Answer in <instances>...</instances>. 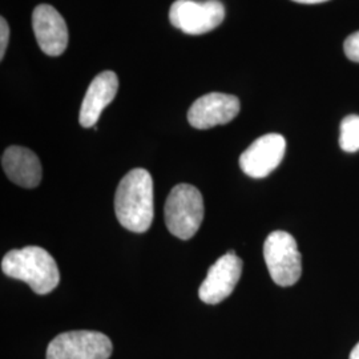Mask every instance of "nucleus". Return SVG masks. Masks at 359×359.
Listing matches in <instances>:
<instances>
[{"label":"nucleus","mask_w":359,"mask_h":359,"mask_svg":"<svg viewBox=\"0 0 359 359\" xmlns=\"http://www.w3.org/2000/svg\"><path fill=\"white\" fill-rule=\"evenodd\" d=\"M339 147L342 151L354 154L359 151V116H346L341 123Z\"/></svg>","instance_id":"nucleus-13"},{"label":"nucleus","mask_w":359,"mask_h":359,"mask_svg":"<svg viewBox=\"0 0 359 359\" xmlns=\"http://www.w3.org/2000/svg\"><path fill=\"white\" fill-rule=\"evenodd\" d=\"M10 40V27L4 18L0 19V59L4 57Z\"/></svg>","instance_id":"nucleus-15"},{"label":"nucleus","mask_w":359,"mask_h":359,"mask_svg":"<svg viewBox=\"0 0 359 359\" xmlns=\"http://www.w3.org/2000/svg\"><path fill=\"white\" fill-rule=\"evenodd\" d=\"M285 151L286 140L281 135L261 136L240 156V167L249 177L264 179L281 164Z\"/></svg>","instance_id":"nucleus-8"},{"label":"nucleus","mask_w":359,"mask_h":359,"mask_svg":"<svg viewBox=\"0 0 359 359\" xmlns=\"http://www.w3.org/2000/svg\"><path fill=\"white\" fill-rule=\"evenodd\" d=\"M344 50H345V55H346L347 59H350L351 62L359 63V31L351 34L345 40Z\"/></svg>","instance_id":"nucleus-14"},{"label":"nucleus","mask_w":359,"mask_h":359,"mask_svg":"<svg viewBox=\"0 0 359 359\" xmlns=\"http://www.w3.org/2000/svg\"><path fill=\"white\" fill-rule=\"evenodd\" d=\"M350 359H359V342L357 344V345H355V347L351 350Z\"/></svg>","instance_id":"nucleus-17"},{"label":"nucleus","mask_w":359,"mask_h":359,"mask_svg":"<svg viewBox=\"0 0 359 359\" xmlns=\"http://www.w3.org/2000/svg\"><path fill=\"white\" fill-rule=\"evenodd\" d=\"M111 339L100 332L74 330L59 334L47 347V359H109Z\"/></svg>","instance_id":"nucleus-5"},{"label":"nucleus","mask_w":359,"mask_h":359,"mask_svg":"<svg viewBox=\"0 0 359 359\" xmlns=\"http://www.w3.org/2000/svg\"><path fill=\"white\" fill-rule=\"evenodd\" d=\"M117 90L118 79L112 71L100 72L90 81L79 115V123L83 128H95L104 109L114 102Z\"/></svg>","instance_id":"nucleus-11"},{"label":"nucleus","mask_w":359,"mask_h":359,"mask_svg":"<svg viewBox=\"0 0 359 359\" xmlns=\"http://www.w3.org/2000/svg\"><path fill=\"white\" fill-rule=\"evenodd\" d=\"M1 167L13 184L27 189L36 188L41 181V164L38 156L25 147L13 145L1 156Z\"/></svg>","instance_id":"nucleus-12"},{"label":"nucleus","mask_w":359,"mask_h":359,"mask_svg":"<svg viewBox=\"0 0 359 359\" xmlns=\"http://www.w3.org/2000/svg\"><path fill=\"white\" fill-rule=\"evenodd\" d=\"M1 270L13 280L28 283L36 294H48L60 283L56 261L40 246L10 250L1 259Z\"/></svg>","instance_id":"nucleus-2"},{"label":"nucleus","mask_w":359,"mask_h":359,"mask_svg":"<svg viewBox=\"0 0 359 359\" xmlns=\"http://www.w3.org/2000/svg\"><path fill=\"white\" fill-rule=\"evenodd\" d=\"M164 213L168 231L180 240H189L204 219L203 194L193 185L179 184L169 193Z\"/></svg>","instance_id":"nucleus-3"},{"label":"nucleus","mask_w":359,"mask_h":359,"mask_svg":"<svg viewBox=\"0 0 359 359\" xmlns=\"http://www.w3.org/2000/svg\"><path fill=\"white\" fill-rule=\"evenodd\" d=\"M264 258L270 277L278 286L298 283L302 274V258L293 236L283 231L270 233L264 244Z\"/></svg>","instance_id":"nucleus-4"},{"label":"nucleus","mask_w":359,"mask_h":359,"mask_svg":"<svg viewBox=\"0 0 359 359\" xmlns=\"http://www.w3.org/2000/svg\"><path fill=\"white\" fill-rule=\"evenodd\" d=\"M225 18V7L218 0H176L169 10L172 26L188 35H203L217 28Z\"/></svg>","instance_id":"nucleus-6"},{"label":"nucleus","mask_w":359,"mask_h":359,"mask_svg":"<svg viewBox=\"0 0 359 359\" xmlns=\"http://www.w3.org/2000/svg\"><path fill=\"white\" fill-rule=\"evenodd\" d=\"M243 261L233 250L219 257L210 266L204 283L198 289V297L208 305H216L233 293L241 278Z\"/></svg>","instance_id":"nucleus-7"},{"label":"nucleus","mask_w":359,"mask_h":359,"mask_svg":"<svg viewBox=\"0 0 359 359\" xmlns=\"http://www.w3.org/2000/svg\"><path fill=\"white\" fill-rule=\"evenodd\" d=\"M116 217L133 233H145L154 216V180L147 169L136 168L121 179L115 196Z\"/></svg>","instance_id":"nucleus-1"},{"label":"nucleus","mask_w":359,"mask_h":359,"mask_svg":"<svg viewBox=\"0 0 359 359\" xmlns=\"http://www.w3.org/2000/svg\"><path fill=\"white\" fill-rule=\"evenodd\" d=\"M35 38L41 51L60 56L68 46V28L63 16L50 4H40L32 15Z\"/></svg>","instance_id":"nucleus-10"},{"label":"nucleus","mask_w":359,"mask_h":359,"mask_svg":"<svg viewBox=\"0 0 359 359\" xmlns=\"http://www.w3.org/2000/svg\"><path fill=\"white\" fill-rule=\"evenodd\" d=\"M295 3H301V4H318V3H323L327 0H293Z\"/></svg>","instance_id":"nucleus-16"},{"label":"nucleus","mask_w":359,"mask_h":359,"mask_svg":"<svg viewBox=\"0 0 359 359\" xmlns=\"http://www.w3.org/2000/svg\"><path fill=\"white\" fill-rule=\"evenodd\" d=\"M240 100L226 93L212 92L197 99L188 111V121L196 129H209L231 123L240 114Z\"/></svg>","instance_id":"nucleus-9"}]
</instances>
